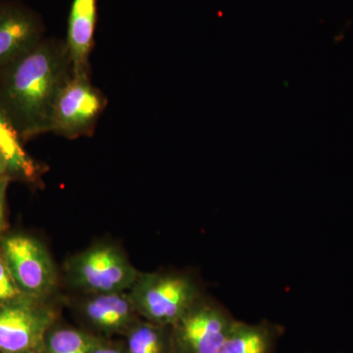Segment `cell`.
<instances>
[{
	"mask_svg": "<svg viewBox=\"0 0 353 353\" xmlns=\"http://www.w3.org/2000/svg\"><path fill=\"white\" fill-rule=\"evenodd\" d=\"M139 317L173 326L204 296L199 283L187 274L141 273L129 290Z\"/></svg>",
	"mask_w": 353,
	"mask_h": 353,
	"instance_id": "2",
	"label": "cell"
},
{
	"mask_svg": "<svg viewBox=\"0 0 353 353\" xmlns=\"http://www.w3.org/2000/svg\"><path fill=\"white\" fill-rule=\"evenodd\" d=\"M101 340L80 327L65 326L57 321L46 334L43 353H90Z\"/></svg>",
	"mask_w": 353,
	"mask_h": 353,
	"instance_id": "14",
	"label": "cell"
},
{
	"mask_svg": "<svg viewBox=\"0 0 353 353\" xmlns=\"http://www.w3.org/2000/svg\"><path fill=\"white\" fill-rule=\"evenodd\" d=\"M10 182V176L8 174L0 176V224L3 221L4 208H6V190Z\"/></svg>",
	"mask_w": 353,
	"mask_h": 353,
	"instance_id": "17",
	"label": "cell"
},
{
	"mask_svg": "<svg viewBox=\"0 0 353 353\" xmlns=\"http://www.w3.org/2000/svg\"><path fill=\"white\" fill-rule=\"evenodd\" d=\"M44 25L38 13L15 1H0V68L43 41Z\"/></svg>",
	"mask_w": 353,
	"mask_h": 353,
	"instance_id": "9",
	"label": "cell"
},
{
	"mask_svg": "<svg viewBox=\"0 0 353 353\" xmlns=\"http://www.w3.org/2000/svg\"><path fill=\"white\" fill-rule=\"evenodd\" d=\"M9 173V165L3 153L0 152V176Z\"/></svg>",
	"mask_w": 353,
	"mask_h": 353,
	"instance_id": "18",
	"label": "cell"
},
{
	"mask_svg": "<svg viewBox=\"0 0 353 353\" xmlns=\"http://www.w3.org/2000/svg\"><path fill=\"white\" fill-rule=\"evenodd\" d=\"M125 353H174L172 326L141 319L122 338Z\"/></svg>",
	"mask_w": 353,
	"mask_h": 353,
	"instance_id": "12",
	"label": "cell"
},
{
	"mask_svg": "<svg viewBox=\"0 0 353 353\" xmlns=\"http://www.w3.org/2000/svg\"><path fill=\"white\" fill-rule=\"evenodd\" d=\"M21 141L19 132L0 108V152L8 162L9 173L32 182L39 178L41 170L39 164L26 152Z\"/></svg>",
	"mask_w": 353,
	"mask_h": 353,
	"instance_id": "13",
	"label": "cell"
},
{
	"mask_svg": "<svg viewBox=\"0 0 353 353\" xmlns=\"http://www.w3.org/2000/svg\"><path fill=\"white\" fill-rule=\"evenodd\" d=\"M75 308L80 328L102 339L123 338L141 319L129 290L85 294Z\"/></svg>",
	"mask_w": 353,
	"mask_h": 353,
	"instance_id": "8",
	"label": "cell"
},
{
	"mask_svg": "<svg viewBox=\"0 0 353 353\" xmlns=\"http://www.w3.org/2000/svg\"><path fill=\"white\" fill-rule=\"evenodd\" d=\"M236 320L217 301L202 296L172 326L174 353H219Z\"/></svg>",
	"mask_w": 353,
	"mask_h": 353,
	"instance_id": "5",
	"label": "cell"
},
{
	"mask_svg": "<svg viewBox=\"0 0 353 353\" xmlns=\"http://www.w3.org/2000/svg\"><path fill=\"white\" fill-rule=\"evenodd\" d=\"M283 328L264 320L246 323L236 320L219 353H274Z\"/></svg>",
	"mask_w": 353,
	"mask_h": 353,
	"instance_id": "11",
	"label": "cell"
},
{
	"mask_svg": "<svg viewBox=\"0 0 353 353\" xmlns=\"http://www.w3.org/2000/svg\"><path fill=\"white\" fill-rule=\"evenodd\" d=\"M24 296L9 271L3 257L0 256V305Z\"/></svg>",
	"mask_w": 353,
	"mask_h": 353,
	"instance_id": "15",
	"label": "cell"
},
{
	"mask_svg": "<svg viewBox=\"0 0 353 353\" xmlns=\"http://www.w3.org/2000/svg\"><path fill=\"white\" fill-rule=\"evenodd\" d=\"M106 104L90 76H72L55 102L50 132L71 139L92 134Z\"/></svg>",
	"mask_w": 353,
	"mask_h": 353,
	"instance_id": "6",
	"label": "cell"
},
{
	"mask_svg": "<svg viewBox=\"0 0 353 353\" xmlns=\"http://www.w3.org/2000/svg\"><path fill=\"white\" fill-rule=\"evenodd\" d=\"M90 353H125L122 341L103 339Z\"/></svg>",
	"mask_w": 353,
	"mask_h": 353,
	"instance_id": "16",
	"label": "cell"
},
{
	"mask_svg": "<svg viewBox=\"0 0 353 353\" xmlns=\"http://www.w3.org/2000/svg\"><path fill=\"white\" fill-rule=\"evenodd\" d=\"M24 296L0 305V353L43 352L46 334L58 321L54 306Z\"/></svg>",
	"mask_w": 353,
	"mask_h": 353,
	"instance_id": "4",
	"label": "cell"
},
{
	"mask_svg": "<svg viewBox=\"0 0 353 353\" xmlns=\"http://www.w3.org/2000/svg\"><path fill=\"white\" fill-rule=\"evenodd\" d=\"M97 0H73L66 41L73 75L90 76V55L94 46Z\"/></svg>",
	"mask_w": 353,
	"mask_h": 353,
	"instance_id": "10",
	"label": "cell"
},
{
	"mask_svg": "<svg viewBox=\"0 0 353 353\" xmlns=\"http://www.w3.org/2000/svg\"><path fill=\"white\" fill-rule=\"evenodd\" d=\"M25 353H43V352H25Z\"/></svg>",
	"mask_w": 353,
	"mask_h": 353,
	"instance_id": "19",
	"label": "cell"
},
{
	"mask_svg": "<svg viewBox=\"0 0 353 353\" xmlns=\"http://www.w3.org/2000/svg\"><path fill=\"white\" fill-rule=\"evenodd\" d=\"M69 284L85 294L128 292L139 272L119 248L97 245L78 253L67 262Z\"/></svg>",
	"mask_w": 353,
	"mask_h": 353,
	"instance_id": "3",
	"label": "cell"
},
{
	"mask_svg": "<svg viewBox=\"0 0 353 353\" xmlns=\"http://www.w3.org/2000/svg\"><path fill=\"white\" fill-rule=\"evenodd\" d=\"M1 250L24 296L41 299L53 292L57 285V269L43 243L32 236L14 234L2 241Z\"/></svg>",
	"mask_w": 353,
	"mask_h": 353,
	"instance_id": "7",
	"label": "cell"
},
{
	"mask_svg": "<svg viewBox=\"0 0 353 353\" xmlns=\"http://www.w3.org/2000/svg\"><path fill=\"white\" fill-rule=\"evenodd\" d=\"M72 76L66 41L53 38L0 68V108L22 139L50 132L55 102Z\"/></svg>",
	"mask_w": 353,
	"mask_h": 353,
	"instance_id": "1",
	"label": "cell"
}]
</instances>
